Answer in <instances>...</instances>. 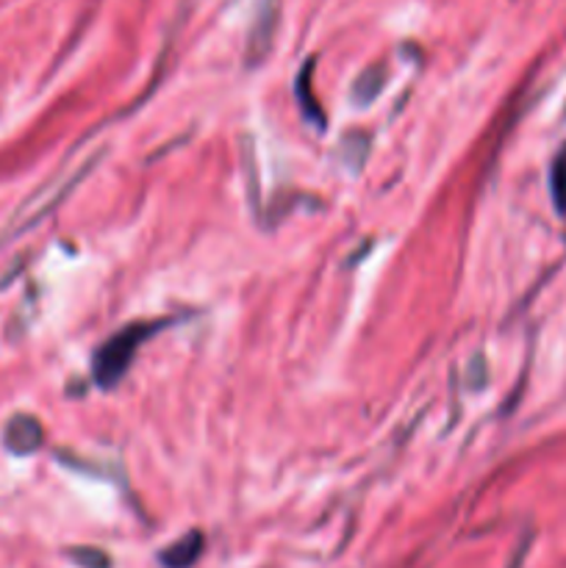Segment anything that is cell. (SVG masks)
<instances>
[{"mask_svg":"<svg viewBox=\"0 0 566 568\" xmlns=\"http://www.w3.org/2000/svg\"><path fill=\"white\" fill-rule=\"evenodd\" d=\"M153 331L155 325H125L122 331H117L114 336L105 338V342L100 344V349L94 353L92 361L94 381H98L100 388H114L117 383L125 377L139 344H142Z\"/></svg>","mask_w":566,"mask_h":568,"instance_id":"6da1fadb","label":"cell"},{"mask_svg":"<svg viewBox=\"0 0 566 568\" xmlns=\"http://www.w3.org/2000/svg\"><path fill=\"white\" fill-rule=\"evenodd\" d=\"M549 194L558 214H566V144L555 153L553 166H549Z\"/></svg>","mask_w":566,"mask_h":568,"instance_id":"8992f818","label":"cell"},{"mask_svg":"<svg viewBox=\"0 0 566 568\" xmlns=\"http://www.w3.org/2000/svg\"><path fill=\"white\" fill-rule=\"evenodd\" d=\"M203 555V532H186L183 538H178L175 544L161 552V564L164 568H192L198 564V558Z\"/></svg>","mask_w":566,"mask_h":568,"instance_id":"3957f363","label":"cell"},{"mask_svg":"<svg viewBox=\"0 0 566 568\" xmlns=\"http://www.w3.org/2000/svg\"><path fill=\"white\" fill-rule=\"evenodd\" d=\"M70 558H72V564H78L81 568H111L109 555L100 552V549H94V547L70 549Z\"/></svg>","mask_w":566,"mask_h":568,"instance_id":"52a82bcc","label":"cell"},{"mask_svg":"<svg viewBox=\"0 0 566 568\" xmlns=\"http://www.w3.org/2000/svg\"><path fill=\"white\" fill-rule=\"evenodd\" d=\"M383 81H386V67L377 64V67H370L366 72H361L358 81H355V87H353L355 103H361V105L372 103V100L381 94Z\"/></svg>","mask_w":566,"mask_h":568,"instance_id":"5b68a950","label":"cell"},{"mask_svg":"<svg viewBox=\"0 0 566 568\" xmlns=\"http://www.w3.org/2000/svg\"><path fill=\"white\" fill-rule=\"evenodd\" d=\"M275 17H277V9L272 0H264L259 9V14H255V22H253V31H250V59H261V55L270 50V42H272V28H275Z\"/></svg>","mask_w":566,"mask_h":568,"instance_id":"277c9868","label":"cell"},{"mask_svg":"<svg viewBox=\"0 0 566 568\" xmlns=\"http://www.w3.org/2000/svg\"><path fill=\"white\" fill-rule=\"evenodd\" d=\"M42 436H44V430H42V425H39V419H33V416H28V414L11 416L9 425H6V430H3L6 447H9L14 455L37 453V449L42 447Z\"/></svg>","mask_w":566,"mask_h":568,"instance_id":"7a4b0ae2","label":"cell"}]
</instances>
